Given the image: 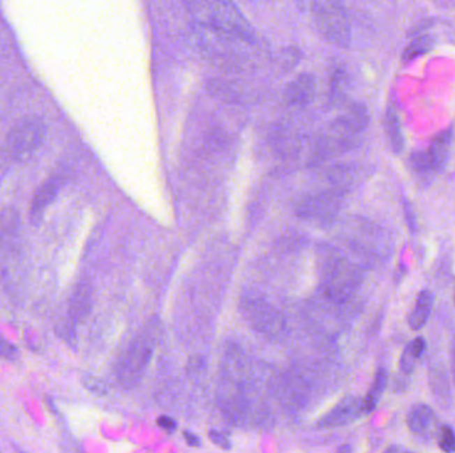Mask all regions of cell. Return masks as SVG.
<instances>
[{
	"label": "cell",
	"instance_id": "7c38bea8",
	"mask_svg": "<svg viewBox=\"0 0 455 453\" xmlns=\"http://www.w3.org/2000/svg\"><path fill=\"white\" fill-rule=\"evenodd\" d=\"M285 99L292 105H306L315 95V77L309 72L299 73L285 88Z\"/></svg>",
	"mask_w": 455,
	"mask_h": 453
},
{
	"label": "cell",
	"instance_id": "9c48e42d",
	"mask_svg": "<svg viewBox=\"0 0 455 453\" xmlns=\"http://www.w3.org/2000/svg\"><path fill=\"white\" fill-rule=\"evenodd\" d=\"M365 415L362 407V399L355 397H343L330 411L325 413L320 420V428H338L356 422L358 417Z\"/></svg>",
	"mask_w": 455,
	"mask_h": 453
},
{
	"label": "cell",
	"instance_id": "d6986e66",
	"mask_svg": "<svg viewBox=\"0 0 455 453\" xmlns=\"http://www.w3.org/2000/svg\"><path fill=\"white\" fill-rule=\"evenodd\" d=\"M386 385H387V372L385 369H380L375 374L374 382L368 395L362 399V407L365 413H370L377 408L381 397L384 395Z\"/></svg>",
	"mask_w": 455,
	"mask_h": 453
},
{
	"label": "cell",
	"instance_id": "603a6c76",
	"mask_svg": "<svg viewBox=\"0 0 455 453\" xmlns=\"http://www.w3.org/2000/svg\"><path fill=\"white\" fill-rule=\"evenodd\" d=\"M83 384L88 391H91L95 395H100V397L105 395L108 391L105 383L100 381L99 378H96V376H91V375L83 376Z\"/></svg>",
	"mask_w": 455,
	"mask_h": 453
},
{
	"label": "cell",
	"instance_id": "e0dca14e",
	"mask_svg": "<svg viewBox=\"0 0 455 453\" xmlns=\"http://www.w3.org/2000/svg\"><path fill=\"white\" fill-rule=\"evenodd\" d=\"M385 132H386L389 144L391 146V151L399 155L403 149L405 140H403V135H402L398 114L393 107H390L385 114Z\"/></svg>",
	"mask_w": 455,
	"mask_h": 453
},
{
	"label": "cell",
	"instance_id": "83f0119b",
	"mask_svg": "<svg viewBox=\"0 0 455 453\" xmlns=\"http://www.w3.org/2000/svg\"><path fill=\"white\" fill-rule=\"evenodd\" d=\"M184 438H185V441L189 444V445H192V447H197V445H200V440L199 436L196 435V433H192V432H184Z\"/></svg>",
	"mask_w": 455,
	"mask_h": 453
},
{
	"label": "cell",
	"instance_id": "8992f818",
	"mask_svg": "<svg viewBox=\"0 0 455 453\" xmlns=\"http://www.w3.org/2000/svg\"><path fill=\"white\" fill-rule=\"evenodd\" d=\"M47 125L39 116H29L20 120L6 140V151L14 161H26L43 145Z\"/></svg>",
	"mask_w": 455,
	"mask_h": 453
},
{
	"label": "cell",
	"instance_id": "f546056e",
	"mask_svg": "<svg viewBox=\"0 0 455 453\" xmlns=\"http://www.w3.org/2000/svg\"><path fill=\"white\" fill-rule=\"evenodd\" d=\"M453 374H454V382H455V358H454V364H453Z\"/></svg>",
	"mask_w": 455,
	"mask_h": 453
},
{
	"label": "cell",
	"instance_id": "8fae6325",
	"mask_svg": "<svg viewBox=\"0 0 455 453\" xmlns=\"http://www.w3.org/2000/svg\"><path fill=\"white\" fill-rule=\"evenodd\" d=\"M452 140H453V129L447 128L433 139V141L428 145V149L425 151L427 162L433 170L434 176L441 173L447 164V160L450 156Z\"/></svg>",
	"mask_w": 455,
	"mask_h": 453
},
{
	"label": "cell",
	"instance_id": "6da1fadb",
	"mask_svg": "<svg viewBox=\"0 0 455 453\" xmlns=\"http://www.w3.org/2000/svg\"><path fill=\"white\" fill-rule=\"evenodd\" d=\"M186 7L201 27L209 29L224 39L252 43L255 29L240 8L227 0H193Z\"/></svg>",
	"mask_w": 455,
	"mask_h": 453
},
{
	"label": "cell",
	"instance_id": "5bb4252c",
	"mask_svg": "<svg viewBox=\"0 0 455 453\" xmlns=\"http://www.w3.org/2000/svg\"><path fill=\"white\" fill-rule=\"evenodd\" d=\"M434 305V295L430 290H422L414 305L410 315H409V326L414 331H419L426 326L428 318L433 312Z\"/></svg>",
	"mask_w": 455,
	"mask_h": 453
},
{
	"label": "cell",
	"instance_id": "52a82bcc",
	"mask_svg": "<svg viewBox=\"0 0 455 453\" xmlns=\"http://www.w3.org/2000/svg\"><path fill=\"white\" fill-rule=\"evenodd\" d=\"M241 310L249 325L268 337H280L285 330L281 312L260 295L248 294L242 298Z\"/></svg>",
	"mask_w": 455,
	"mask_h": 453
},
{
	"label": "cell",
	"instance_id": "30bf717a",
	"mask_svg": "<svg viewBox=\"0 0 455 453\" xmlns=\"http://www.w3.org/2000/svg\"><path fill=\"white\" fill-rule=\"evenodd\" d=\"M61 185L63 183L60 177H51L33 194L29 206V220L35 227L42 224L45 210L57 199Z\"/></svg>",
	"mask_w": 455,
	"mask_h": 453
},
{
	"label": "cell",
	"instance_id": "277c9868",
	"mask_svg": "<svg viewBox=\"0 0 455 453\" xmlns=\"http://www.w3.org/2000/svg\"><path fill=\"white\" fill-rule=\"evenodd\" d=\"M157 338L156 330L152 327L139 332L129 343L117 364V379L126 388H133L142 381L152 360Z\"/></svg>",
	"mask_w": 455,
	"mask_h": 453
},
{
	"label": "cell",
	"instance_id": "9a60e30c",
	"mask_svg": "<svg viewBox=\"0 0 455 453\" xmlns=\"http://www.w3.org/2000/svg\"><path fill=\"white\" fill-rule=\"evenodd\" d=\"M434 422V411L427 404L419 403L412 406L408 415L409 429L415 435H426Z\"/></svg>",
	"mask_w": 455,
	"mask_h": 453
},
{
	"label": "cell",
	"instance_id": "4316f807",
	"mask_svg": "<svg viewBox=\"0 0 455 453\" xmlns=\"http://www.w3.org/2000/svg\"><path fill=\"white\" fill-rule=\"evenodd\" d=\"M157 424H158V427H161L163 429H167V431H173L177 427L176 420L173 417H171V416H165V415L164 416H160L157 419Z\"/></svg>",
	"mask_w": 455,
	"mask_h": 453
},
{
	"label": "cell",
	"instance_id": "5b68a950",
	"mask_svg": "<svg viewBox=\"0 0 455 453\" xmlns=\"http://www.w3.org/2000/svg\"><path fill=\"white\" fill-rule=\"evenodd\" d=\"M311 11L318 31L329 42L346 47L352 40V19L346 7L334 0L311 3Z\"/></svg>",
	"mask_w": 455,
	"mask_h": 453
},
{
	"label": "cell",
	"instance_id": "ffe728a7",
	"mask_svg": "<svg viewBox=\"0 0 455 453\" xmlns=\"http://www.w3.org/2000/svg\"><path fill=\"white\" fill-rule=\"evenodd\" d=\"M433 45H434V38L433 36H430V35L418 36L405 48L402 59L406 63L412 61V60L427 54L433 48Z\"/></svg>",
	"mask_w": 455,
	"mask_h": 453
},
{
	"label": "cell",
	"instance_id": "4fadbf2b",
	"mask_svg": "<svg viewBox=\"0 0 455 453\" xmlns=\"http://www.w3.org/2000/svg\"><path fill=\"white\" fill-rule=\"evenodd\" d=\"M370 114L368 108L361 102H353L337 117L334 124L343 129L345 132H348L349 135L357 137L361 132H364L368 128Z\"/></svg>",
	"mask_w": 455,
	"mask_h": 453
},
{
	"label": "cell",
	"instance_id": "d4e9b609",
	"mask_svg": "<svg viewBox=\"0 0 455 453\" xmlns=\"http://www.w3.org/2000/svg\"><path fill=\"white\" fill-rule=\"evenodd\" d=\"M19 356V351L13 343L0 337V358H4L7 360H15Z\"/></svg>",
	"mask_w": 455,
	"mask_h": 453
},
{
	"label": "cell",
	"instance_id": "cb8c5ba5",
	"mask_svg": "<svg viewBox=\"0 0 455 453\" xmlns=\"http://www.w3.org/2000/svg\"><path fill=\"white\" fill-rule=\"evenodd\" d=\"M431 379L434 381L433 391H434V394L437 395V397H440L441 400H450L449 397H446V392L449 394V387H447V382L445 381V374L435 371V375Z\"/></svg>",
	"mask_w": 455,
	"mask_h": 453
},
{
	"label": "cell",
	"instance_id": "7402d4cb",
	"mask_svg": "<svg viewBox=\"0 0 455 453\" xmlns=\"http://www.w3.org/2000/svg\"><path fill=\"white\" fill-rule=\"evenodd\" d=\"M440 448L445 453L455 452V431L450 425H443L441 428Z\"/></svg>",
	"mask_w": 455,
	"mask_h": 453
},
{
	"label": "cell",
	"instance_id": "2e32d148",
	"mask_svg": "<svg viewBox=\"0 0 455 453\" xmlns=\"http://www.w3.org/2000/svg\"><path fill=\"white\" fill-rule=\"evenodd\" d=\"M356 169L349 165H336L327 171V180L330 187L342 194H346L356 183Z\"/></svg>",
	"mask_w": 455,
	"mask_h": 453
},
{
	"label": "cell",
	"instance_id": "3957f363",
	"mask_svg": "<svg viewBox=\"0 0 455 453\" xmlns=\"http://www.w3.org/2000/svg\"><path fill=\"white\" fill-rule=\"evenodd\" d=\"M340 237L355 254L368 262L385 261L394 250V242L387 230L359 217L343 224Z\"/></svg>",
	"mask_w": 455,
	"mask_h": 453
},
{
	"label": "cell",
	"instance_id": "484cf974",
	"mask_svg": "<svg viewBox=\"0 0 455 453\" xmlns=\"http://www.w3.org/2000/svg\"><path fill=\"white\" fill-rule=\"evenodd\" d=\"M209 439L212 440L216 445H218L223 450H229L230 448V441L220 431H214V429L209 431Z\"/></svg>",
	"mask_w": 455,
	"mask_h": 453
},
{
	"label": "cell",
	"instance_id": "44dd1931",
	"mask_svg": "<svg viewBox=\"0 0 455 453\" xmlns=\"http://www.w3.org/2000/svg\"><path fill=\"white\" fill-rule=\"evenodd\" d=\"M410 167H412L414 174L422 181H428V180H431L434 177V173H433V170H431L428 162H427L425 151L412 153V156H410Z\"/></svg>",
	"mask_w": 455,
	"mask_h": 453
},
{
	"label": "cell",
	"instance_id": "7a4b0ae2",
	"mask_svg": "<svg viewBox=\"0 0 455 453\" xmlns=\"http://www.w3.org/2000/svg\"><path fill=\"white\" fill-rule=\"evenodd\" d=\"M322 286L329 300L341 305L355 297L362 284L361 266L342 255L336 247H324Z\"/></svg>",
	"mask_w": 455,
	"mask_h": 453
},
{
	"label": "cell",
	"instance_id": "f1b7e54d",
	"mask_svg": "<svg viewBox=\"0 0 455 453\" xmlns=\"http://www.w3.org/2000/svg\"><path fill=\"white\" fill-rule=\"evenodd\" d=\"M402 451H401V448L399 447H397V445H391V447H389L386 451H385L384 453H401Z\"/></svg>",
	"mask_w": 455,
	"mask_h": 453
},
{
	"label": "cell",
	"instance_id": "ba28073f",
	"mask_svg": "<svg viewBox=\"0 0 455 453\" xmlns=\"http://www.w3.org/2000/svg\"><path fill=\"white\" fill-rule=\"evenodd\" d=\"M345 194L337 190L327 189L302 199L297 214L304 220H313L320 224H334L341 210Z\"/></svg>",
	"mask_w": 455,
	"mask_h": 453
},
{
	"label": "cell",
	"instance_id": "ac0fdd59",
	"mask_svg": "<svg viewBox=\"0 0 455 453\" xmlns=\"http://www.w3.org/2000/svg\"><path fill=\"white\" fill-rule=\"evenodd\" d=\"M426 347L425 339L418 337L412 339L403 350L401 360H399V369L405 375H410L415 369V364L419 360V358L424 354Z\"/></svg>",
	"mask_w": 455,
	"mask_h": 453
}]
</instances>
